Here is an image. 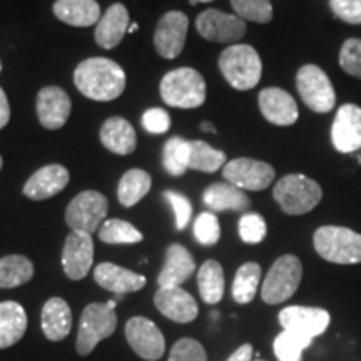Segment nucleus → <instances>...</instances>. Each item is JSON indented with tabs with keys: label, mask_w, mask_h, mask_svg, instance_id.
Here are the masks:
<instances>
[{
	"label": "nucleus",
	"mask_w": 361,
	"mask_h": 361,
	"mask_svg": "<svg viewBox=\"0 0 361 361\" xmlns=\"http://www.w3.org/2000/svg\"><path fill=\"white\" fill-rule=\"evenodd\" d=\"M196 271L192 255L183 245H171L166 251V261L162 266L157 284L159 288H173L183 286L192 273Z\"/></svg>",
	"instance_id": "obj_22"
},
{
	"label": "nucleus",
	"mask_w": 361,
	"mask_h": 361,
	"mask_svg": "<svg viewBox=\"0 0 361 361\" xmlns=\"http://www.w3.org/2000/svg\"><path fill=\"white\" fill-rule=\"evenodd\" d=\"M152 186L151 174L142 169H129L119 180L117 200L126 207L135 206Z\"/></svg>",
	"instance_id": "obj_31"
},
{
	"label": "nucleus",
	"mask_w": 361,
	"mask_h": 361,
	"mask_svg": "<svg viewBox=\"0 0 361 361\" xmlns=\"http://www.w3.org/2000/svg\"><path fill=\"white\" fill-rule=\"evenodd\" d=\"M274 168L268 162L238 157L226 162L223 168V178L226 183L233 184L243 191H263L274 180Z\"/></svg>",
	"instance_id": "obj_10"
},
{
	"label": "nucleus",
	"mask_w": 361,
	"mask_h": 361,
	"mask_svg": "<svg viewBox=\"0 0 361 361\" xmlns=\"http://www.w3.org/2000/svg\"><path fill=\"white\" fill-rule=\"evenodd\" d=\"M329 7L346 24H361V0H329Z\"/></svg>",
	"instance_id": "obj_43"
},
{
	"label": "nucleus",
	"mask_w": 361,
	"mask_h": 361,
	"mask_svg": "<svg viewBox=\"0 0 361 361\" xmlns=\"http://www.w3.org/2000/svg\"><path fill=\"white\" fill-rule=\"evenodd\" d=\"M278 319L284 331H290L293 335L313 341V338L322 336L326 331L331 316L323 308L288 306V308L279 311Z\"/></svg>",
	"instance_id": "obj_11"
},
{
	"label": "nucleus",
	"mask_w": 361,
	"mask_h": 361,
	"mask_svg": "<svg viewBox=\"0 0 361 361\" xmlns=\"http://www.w3.org/2000/svg\"><path fill=\"white\" fill-rule=\"evenodd\" d=\"M201 129L202 130H204V133H216V129H214V126L213 124H211V123H202L201 124Z\"/></svg>",
	"instance_id": "obj_47"
},
{
	"label": "nucleus",
	"mask_w": 361,
	"mask_h": 361,
	"mask_svg": "<svg viewBox=\"0 0 361 361\" xmlns=\"http://www.w3.org/2000/svg\"><path fill=\"white\" fill-rule=\"evenodd\" d=\"M310 345L311 341L283 329V333H279L273 343V350L279 361H301L303 351Z\"/></svg>",
	"instance_id": "obj_37"
},
{
	"label": "nucleus",
	"mask_w": 361,
	"mask_h": 361,
	"mask_svg": "<svg viewBox=\"0 0 361 361\" xmlns=\"http://www.w3.org/2000/svg\"><path fill=\"white\" fill-rule=\"evenodd\" d=\"M303 278V264L295 255H284L274 261L266 274L261 298L268 305H279L288 301L300 288Z\"/></svg>",
	"instance_id": "obj_6"
},
{
	"label": "nucleus",
	"mask_w": 361,
	"mask_h": 361,
	"mask_svg": "<svg viewBox=\"0 0 361 361\" xmlns=\"http://www.w3.org/2000/svg\"><path fill=\"white\" fill-rule=\"evenodd\" d=\"M189 19L186 13L171 11L161 17L154 30V47L164 59H176L186 44Z\"/></svg>",
	"instance_id": "obj_14"
},
{
	"label": "nucleus",
	"mask_w": 361,
	"mask_h": 361,
	"mask_svg": "<svg viewBox=\"0 0 361 361\" xmlns=\"http://www.w3.org/2000/svg\"><path fill=\"white\" fill-rule=\"evenodd\" d=\"M231 7L245 22L268 24L273 19V6L269 0H231Z\"/></svg>",
	"instance_id": "obj_36"
},
{
	"label": "nucleus",
	"mask_w": 361,
	"mask_h": 361,
	"mask_svg": "<svg viewBox=\"0 0 361 361\" xmlns=\"http://www.w3.org/2000/svg\"><path fill=\"white\" fill-rule=\"evenodd\" d=\"M340 66L346 74L361 79V39H348L343 44Z\"/></svg>",
	"instance_id": "obj_40"
},
{
	"label": "nucleus",
	"mask_w": 361,
	"mask_h": 361,
	"mask_svg": "<svg viewBox=\"0 0 361 361\" xmlns=\"http://www.w3.org/2000/svg\"><path fill=\"white\" fill-rule=\"evenodd\" d=\"M161 97L168 106L178 109L201 107L206 101V82L191 67H180L168 72L161 80Z\"/></svg>",
	"instance_id": "obj_4"
},
{
	"label": "nucleus",
	"mask_w": 361,
	"mask_h": 361,
	"mask_svg": "<svg viewBox=\"0 0 361 361\" xmlns=\"http://www.w3.org/2000/svg\"><path fill=\"white\" fill-rule=\"evenodd\" d=\"M74 84L85 97L109 102L124 92L126 74L123 67L111 59L92 57L80 62L74 71Z\"/></svg>",
	"instance_id": "obj_1"
},
{
	"label": "nucleus",
	"mask_w": 361,
	"mask_h": 361,
	"mask_svg": "<svg viewBox=\"0 0 361 361\" xmlns=\"http://www.w3.org/2000/svg\"><path fill=\"white\" fill-rule=\"evenodd\" d=\"M331 142L338 152L350 154L361 149V107L343 104L331 126Z\"/></svg>",
	"instance_id": "obj_16"
},
{
	"label": "nucleus",
	"mask_w": 361,
	"mask_h": 361,
	"mask_svg": "<svg viewBox=\"0 0 361 361\" xmlns=\"http://www.w3.org/2000/svg\"><path fill=\"white\" fill-rule=\"evenodd\" d=\"M137 29H139V25H137V24H130V25H129V30H128V32H129V34H134L135 30H137Z\"/></svg>",
	"instance_id": "obj_48"
},
{
	"label": "nucleus",
	"mask_w": 361,
	"mask_h": 361,
	"mask_svg": "<svg viewBox=\"0 0 361 361\" xmlns=\"http://www.w3.org/2000/svg\"><path fill=\"white\" fill-rule=\"evenodd\" d=\"M226 166L223 151L211 147L204 141H189V169L201 173H216Z\"/></svg>",
	"instance_id": "obj_32"
},
{
	"label": "nucleus",
	"mask_w": 361,
	"mask_h": 361,
	"mask_svg": "<svg viewBox=\"0 0 361 361\" xmlns=\"http://www.w3.org/2000/svg\"><path fill=\"white\" fill-rule=\"evenodd\" d=\"M101 142L107 151L119 156H128L135 151L137 146V135L129 121L123 117H109L101 128Z\"/></svg>",
	"instance_id": "obj_24"
},
{
	"label": "nucleus",
	"mask_w": 361,
	"mask_h": 361,
	"mask_svg": "<svg viewBox=\"0 0 361 361\" xmlns=\"http://www.w3.org/2000/svg\"><path fill=\"white\" fill-rule=\"evenodd\" d=\"M94 263V241L90 234L72 231L62 250V268L72 281H80L89 274Z\"/></svg>",
	"instance_id": "obj_15"
},
{
	"label": "nucleus",
	"mask_w": 361,
	"mask_h": 361,
	"mask_svg": "<svg viewBox=\"0 0 361 361\" xmlns=\"http://www.w3.org/2000/svg\"><path fill=\"white\" fill-rule=\"evenodd\" d=\"M129 30V12L123 4H114L96 25V42L102 49H114L123 42Z\"/></svg>",
	"instance_id": "obj_23"
},
{
	"label": "nucleus",
	"mask_w": 361,
	"mask_h": 361,
	"mask_svg": "<svg viewBox=\"0 0 361 361\" xmlns=\"http://www.w3.org/2000/svg\"><path fill=\"white\" fill-rule=\"evenodd\" d=\"M261 281V266L258 263H245L236 271L233 281V298L239 305H247L255 300Z\"/></svg>",
	"instance_id": "obj_33"
},
{
	"label": "nucleus",
	"mask_w": 361,
	"mask_h": 361,
	"mask_svg": "<svg viewBox=\"0 0 361 361\" xmlns=\"http://www.w3.org/2000/svg\"><path fill=\"white\" fill-rule=\"evenodd\" d=\"M194 238L202 246H214L221 238L219 221L213 213H201L194 221Z\"/></svg>",
	"instance_id": "obj_39"
},
{
	"label": "nucleus",
	"mask_w": 361,
	"mask_h": 361,
	"mask_svg": "<svg viewBox=\"0 0 361 361\" xmlns=\"http://www.w3.org/2000/svg\"><path fill=\"white\" fill-rule=\"evenodd\" d=\"M117 314L106 303H92L85 306L80 316L79 335H78V353L89 355L92 353L97 343L109 338L116 331Z\"/></svg>",
	"instance_id": "obj_8"
},
{
	"label": "nucleus",
	"mask_w": 361,
	"mask_h": 361,
	"mask_svg": "<svg viewBox=\"0 0 361 361\" xmlns=\"http://www.w3.org/2000/svg\"><path fill=\"white\" fill-rule=\"evenodd\" d=\"M154 305L161 314L176 323H191L200 314L196 300L183 286L159 288L154 296Z\"/></svg>",
	"instance_id": "obj_18"
},
{
	"label": "nucleus",
	"mask_w": 361,
	"mask_h": 361,
	"mask_svg": "<svg viewBox=\"0 0 361 361\" xmlns=\"http://www.w3.org/2000/svg\"><path fill=\"white\" fill-rule=\"evenodd\" d=\"M8 121H11V106H8L6 92L0 87V129L6 128Z\"/></svg>",
	"instance_id": "obj_45"
},
{
	"label": "nucleus",
	"mask_w": 361,
	"mask_h": 361,
	"mask_svg": "<svg viewBox=\"0 0 361 361\" xmlns=\"http://www.w3.org/2000/svg\"><path fill=\"white\" fill-rule=\"evenodd\" d=\"M71 97L64 89L49 85L37 94V116L40 124L49 130H57L67 123L71 116Z\"/></svg>",
	"instance_id": "obj_17"
},
{
	"label": "nucleus",
	"mask_w": 361,
	"mask_h": 361,
	"mask_svg": "<svg viewBox=\"0 0 361 361\" xmlns=\"http://www.w3.org/2000/svg\"><path fill=\"white\" fill-rule=\"evenodd\" d=\"M126 340L135 355L147 361H157L166 351L164 335L144 316H134L126 323Z\"/></svg>",
	"instance_id": "obj_13"
},
{
	"label": "nucleus",
	"mask_w": 361,
	"mask_h": 361,
	"mask_svg": "<svg viewBox=\"0 0 361 361\" xmlns=\"http://www.w3.org/2000/svg\"><path fill=\"white\" fill-rule=\"evenodd\" d=\"M99 238L107 245H135L141 243L144 236L133 224L123 219H107L99 228Z\"/></svg>",
	"instance_id": "obj_34"
},
{
	"label": "nucleus",
	"mask_w": 361,
	"mask_h": 361,
	"mask_svg": "<svg viewBox=\"0 0 361 361\" xmlns=\"http://www.w3.org/2000/svg\"><path fill=\"white\" fill-rule=\"evenodd\" d=\"M273 196L284 213L301 216L313 211L322 202L323 189L308 176L288 174L274 184Z\"/></svg>",
	"instance_id": "obj_3"
},
{
	"label": "nucleus",
	"mask_w": 361,
	"mask_h": 361,
	"mask_svg": "<svg viewBox=\"0 0 361 361\" xmlns=\"http://www.w3.org/2000/svg\"><path fill=\"white\" fill-rule=\"evenodd\" d=\"M168 361H207V355L200 341L183 338L171 348Z\"/></svg>",
	"instance_id": "obj_41"
},
{
	"label": "nucleus",
	"mask_w": 361,
	"mask_h": 361,
	"mask_svg": "<svg viewBox=\"0 0 361 361\" xmlns=\"http://www.w3.org/2000/svg\"><path fill=\"white\" fill-rule=\"evenodd\" d=\"M107 306H109V308L111 310H114L116 311V306H117V303H116V301L114 300H111V301H107V303H106Z\"/></svg>",
	"instance_id": "obj_49"
},
{
	"label": "nucleus",
	"mask_w": 361,
	"mask_h": 361,
	"mask_svg": "<svg viewBox=\"0 0 361 361\" xmlns=\"http://www.w3.org/2000/svg\"><path fill=\"white\" fill-rule=\"evenodd\" d=\"M296 89L303 102L313 112L326 114L336 104V92L322 67L306 64L296 74Z\"/></svg>",
	"instance_id": "obj_7"
},
{
	"label": "nucleus",
	"mask_w": 361,
	"mask_h": 361,
	"mask_svg": "<svg viewBox=\"0 0 361 361\" xmlns=\"http://www.w3.org/2000/svg\"><path fill=\"white\" fill-rule=\"evenodd\" d=\"M226 361H252V346L250 343L239 346V348Z\"/></svg>",
	"instance_id": "obj_46"
},
{
	"label": "nucleus",
	"mask_w": 361,
	"mask_h": 361,
	"mask_svg": "<svg viewBox=\"0 0 361 361\" xmlns=\"http://www.w3.org/2000/svg\"><path fill=\"white\" fill-rule=\"evenodd\" d=\"M34 276L32 261L22 255H8L0 258V290L22 286Z\"/></svg>",
	"instance_id": "obj_29"
},
{
	"label": "nucleus",
	"mask_w": 361,
	"mask_h": 361,
	"mask_svg": "<svg viewBox=\"0 0 361 361\" xmlns=\"http://www.w3.org/2000/svg\"><path fill=\"white\" fill-rule=\"evenodd\" d=\"M197 286L202 301L207 305H216L224 296V271L218 261L207 259L197 271Z\"/></svg>",
	"instance_id": "obj_30"
},
{
	"label": "nucleus",
	"mask_w": 361,
	"mask_h": 361,
	"mask_svg": "<svg viewBox=\"0 0 361 361\" xmlns=\"http://www.w3.org/2000/svg\"><path fill=\"white\" fill-rule=\"evenodd\" d=\"M162 164L171 176H183L189 169V141L174 135L164 144Z\"/></svg>",
	"instance_id": "obj_35"
},
{
	"label": "nucleus",
	"mask_w": 361,
	"mask_h": 361,
	"mask_svg": "<svg viewBox=\"0 0 361 361\" xmlns=\"http://www.w3.org/2000/svg\"><path fill=\"white\" fill-rule=\"evenodd\" d=\"M196 2H213V0H196Z\"/></svg>",
	"instance_id": "obj_50"
},
{
	"label": "nucleus",
	"mask_w": 361,
	"mask_h": 361,
	"mask_svg": "<svg viewBox=\"0 0 361 361\" xmlns=\"http://www.w3.org/2000/svg\"><path fill=\"white\" fill-rule=\"evenodd\" d=\"M94 279L104 290L117 293V295H128L135 293L146 286V276L134 273L126 268H121L114 263H101L94 269Z\"/></svg>",
	"instance_id": "obj_21"
},
{
	"label": "nucleus",
	"mask_w": 361,
	"mask_h": 361,
	"mask_svg": "<svg viewBox=\"0 0 361 361\" xmlns=\"http://www.w3.org/2000/svg\"><path fill=\"white\" fill-rule=\"evenodd\" d=\"M0 169H2V156H0Z\"/></svg>",
	"instance_id": "obj_51"
},
{
	"label": "nucleus",
	"mask_w": 361,
	"mask_h": 361,
	"mask_svg": "<svg viewBox=\"0 0 361 361\" xmlns=\"http://www.w3.org/2000/svg\"><path fill=\"white\" fill-rule=\"evenodd\" d=\"M259 111L274 126H293L298 121V104L291 94L279 87L263 89L258 96Z\"/></svg>",
	"instance_id": "obj_19"
},
{
	"label": "nucleus",
	"mask_w": 361,
	"mask_h": 361,
	"mask_svg": "<svg viewBox=\"0 0 361 361\" xmlns=\"http://www.w3.org/2000/svg\"><path fill=\"white\" fill-rule=\"evenodd\" d=\"M239 236L247 245H258L266 238L268 228H266V221L263 216L256 213H247L243 214L238 224Z\"/></svg>",
	"instance_id": "obj_38"
},
{
	"label": "nucleus",
	"mask_w": 361,
	"mask_h": 361,
	"mask_svg": "<svg viewBox=\"0 0 361 361\" xmlns=\"http://www.w3.org/2000/svg\"><path fill=\"white\" fill-rule=\"evenodd\" d=\"M252 361H264V360H252Z\"/></svg>",
	"instance_id": "obj_52"
},
{
	"label": "nucleus",
	"mask_w": 361,
	"mask_h": 361,
	"mask_svg": "<svg viewBox=\"0 0 361 361\" xmlns=\"http://www.w3.org/2000/svg\"><path fill=\"white\" fill-rule=\"evenodd\" d=\"M42 331L47 340L62 341L69 336L72 328L71 306L62 298H51L42 308Z\"/></svg>",
	"instance_id": "obj_25"
},
{
	"label": "nucleus",
	"mask_w": 361,
	"mask_h": 361,
	"mask_svg": "<svg viewBox=\"0 0 361 361\" xmlns=\"http://www.w3.org/2000/svg\"><path fill=\"white\" fill-rule=\"evenodd\" d=\"M164 196L174 209L176 229H178V231H183V229L188 226L189 219H191V214H192L191 202H189V200L184 196V194L176 192V191H166Z\"/></svg>",
	"instance_id": "obj_42"
},
{
	"label": "nucleus",
	"mask_w": 361,
	"mask_h": 361,
	"mask_svg": "<svg viewBox=\"0 0 361 361\" xmlns=\"http://www.w3.org/2000/svg\"><path fill=\"white\" fill-rule=\"evenodd\" d=\"M27 329V313L16 301L0 303V350L22 340Z\"/></svg>",
	"instance_id": "obj_28"
},
{
	"label": "nucleus",
	"mask_w": 361,
	"mask_h": 361,
	"mask_svg": "<svg viewBox=\"0 0 361 361\" xmlns=\"http://www.w3.org/2000/svg\"><path fill=\"white\" fill-rule=\"evenodd\" d=\"M69 183V171L61 164H49L30 176L24 186V196L34 201L54 197Z\"/></svg>",
	"instance_id": "obj_20"
},
{
	"label": "nucleus",
	"mask_w": 361,
	"mask_h": 361,
	"mask_svg": "<svg viewBox=\"0 0 361 361\" xmlns=\"http://www.w3.org/2000/svg\"><path fill=\"white\" fill-rule=\"evenodd\" d=\"M202 201L214 213H223V211L241 213V211L251 207V201L246 196V192L229 183H216L207 188L204 196H202Z\"/></svg>",
	"instance_id": "obj_26"
},
{
	"label": "nucleus",
	"mask_w": 361,
	"mask_h": 361,
	"mask_svg": "<svg viewBox=\"0 0 361 361\" xmlns=\"http://www.w3.org/2000/svg\"><path fill=\"white\" fill-rule=\"evenodd\" d=\"M219 71L233 89L250 90L259 82L263 74V62L255 47L246 44H234L221 52Z\"/></svg>",
	"instance_id": "obj_2"
},
{
	"label": "nucleus",
	"mask_w": 361,
	"mask_h": 361,
	"mask_svg": "<svg viewBox=\"0 0 361 361\" xmlns=\"http://www.w3.org/2000/svg\"><path fill=\"white\" fill-rule=\"evenodd\" d=\"M0 71H2V64H0Z\"/></svg>",
	"instance_id": "obj_53"
},
{
	"label": "nucleus",
	"mask_w": 361,
	"mask_h": 361,
	"mask_svg": "<svg viewBox=\"0 0 361 361\" xmlns=\"http://www.w3.org/2000/svg\"><path fill=\"white\" fill-rule=\"evenodd\" d=\"M109 202L97 191H84L69 202L66 209V223L72 231L92 234L106 219Z\"/></svg>",
	"instance_id": "obj_9"
},
{
	"label": "nucleus",
	"mask_w": 361,
	"mask_h": 361,
	"mask_svg": "<svg viewBox=\"0 0 361 361\" xmlns=\"http://www.w3.org/2000/svg\"><path fill=\"white\" fill-rule=\"evenodd\" d=\"M360 161H361V159H360Z\"/></svg>",
	"instance_id": "obj_54"
},
{
	"label": "nucleus",
	"mask_w": 361,
	"mask_h": 361,
	"mask_svg": "<svg viewBox=\"0 0 361 361\" xmlns=\"http://www.w3.org/2000/svg\"><path fill=\"white\" fill-rule=\"evenodd\" d=\"M141 123L144 129L151 134H164L171 128V117L168 112L161 107H152L142 114Z\"/></svg>",
	"instance_id": "obj_44"
},
{
	"label": "nucleus",
	"mask_w": 361,
	"mask_h": 361,
	"mask_svg": "<svg viewBox=\"0 0 361 361\" xmlns=\"http://www.w3.org/2000/svg\"><path fill=\"white\" fill-rule=\"evenodd\" d=\"M196 29L202 39L218 44H233L245 37L246 22L234 13H226L209 8L200 13L196 19Z\"/></svg>",
	"instance_id": "obj_12"
},
{
	"label": "nucleus",
	"mask_w": 361,
	"mask_h": 361,
	"mask_svg": "<svg viewBox=\"0 0 361 361\" xmlns=\"http://www.w3.org/2000/svg\"><path fill=\"white\" fill-rule=\"evenodd\" d=\"M314 250L335 264L361 263V234L343 226H322L313 236Z\"/></svg>",
	"instance_id": "obj_5"
},
{
	"label": "nucleus",
	"mask_w": 361,
	"mask_h": 361,
	"mask_svg": "<svg viewBox=\"0 0 361 361\" xmlns=\"http://www.w3.org/2000/svg\"><path fill=\"white\" fill-rule=\"evenodd\" d=\"M54 13L59 20L74 27H90L101 20V7L96 0H57Z\"/></svg>",
	"instance_id": "obj_27"
}]
</instances>
